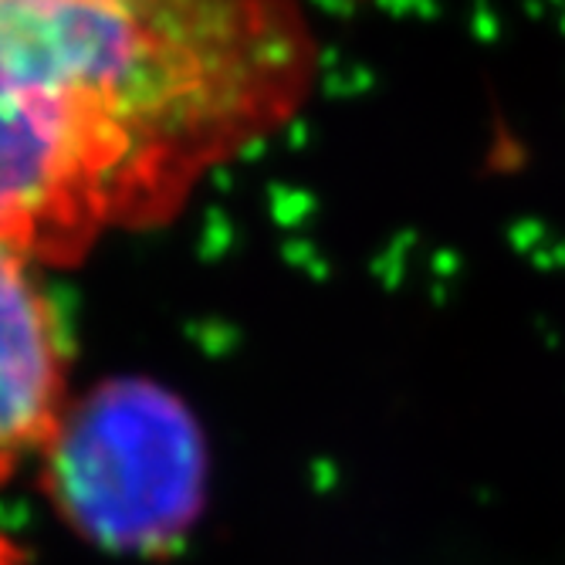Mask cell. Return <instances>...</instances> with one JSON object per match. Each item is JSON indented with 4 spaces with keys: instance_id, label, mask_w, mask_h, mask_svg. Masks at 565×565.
I'll return each instance as SVG.
<instances>
[{
    "instance_id": "obj_1",
    "label": "cell",
    "mask_w": 565,
    "mask_h": 565,
    "mask_svg": "<svg viewBox=\"0 0 565 565\" xmlns=\"http://www.w3.org/2000/svg\"><path fill=\"white\" fill-rule=\"evenodd\" d=\"M316 78L298 0H0V241L47 268L167 224Z\"/></svg>"
},
{
    "instance_id": "obj_2",
    "label": "cell",
    "mask_w": 565,
    "mask_h": 565,
    "mask_svg": "<svg viewBox=\"0 0 565 565\" xmlns=\"http://www.w3.org/2000/svg\"><path fill=\"white\" fill-rule=\"evenodd\" d=\"M44 454L75 529L119 552L173 542L203 498L200 430L146 380H113L72 403Z\"/></svg>"
},
{
    "instance_id": "obj_3",
    "label": "cell",
    "mask_w": 565,
    "mask_h": 565,
    "mask_svg": "<svg viewBox=\"0 0 565 565\" xmlns=\"http://www.w3.org/2000/svg\"><path fill=\"white\" fill-rule=\"evenodd\" d=\"M31 254L0 241V471L44 454L68 414V339Z\"/></svg>"
}]
</instances>
